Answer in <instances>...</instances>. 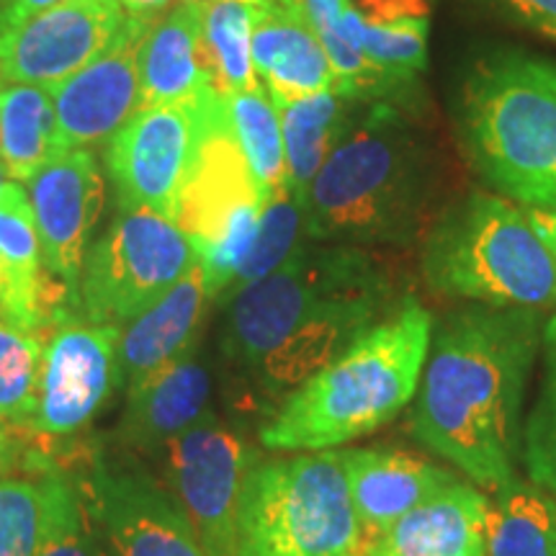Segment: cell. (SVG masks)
<instances>
[{
  "label": "cell",
  "mask_w": 556,
  "mask_h": 556,
  "mask_svg": "<svg viewBox=\"0 0 556 556\" xmlns=\"http://www.w3.org/2000/svg\"><path fill=\"white\" fill-rule=\"evenodd\" d=\"M544 323L539 309L469 302L430 336L413 433L490 492L516 482L520 413Z\"/></svg>",
  "instance_id": "6da1fadb"
},
{
  "label": "cell",
  "mask_w": 556,
  "mask_h": 556,
  "mask_svg": "<svg viewBox=\"0 0 556 556\" xmlns=\"http://www.w3.org/2000/svg\"><path fill=\"white\" fill-rule=\"evenodd\" d=\"M433 148L407 111L366 103L304 191L307 240L405 245L433 191Z\"/></svg>",
  "instance_id": "7a4b0ae2"
},
{
  "label": "cell",
  "mask_w": 556,
  "mask_h": 556,
  "mask_svg": "<svg viewBox=\"0 0 556 556\" xmlns=\"http://www.w3.org/2000/svg\"><path fill=\"white\" fill-rule=\"evenodd\" d=\"M433 317L413 294L328 366L291 389L261 428L268 451H332L394 420L415 400Z\"/></svg>",
  "instance_id": "3957f363"
},
{
  "label": "cell",
  "mask_w": 556,
  "mask_h": 556,
  "mask_svg": "<svg viewBox=\"0 0 556 556\" xmlns=\"http://www.w3.org/2000/svg\"><path fill=\"white\" fill-rule=\"evenodd\" d=\"M462 150L526 208L556 212V62L505 50L477 60L456 101Z\"/></svg>",
  "instance_id": "277c9868"
},
{
  "label": "cell",
  "mask_w": 556,
  "mask_h": 556,
  "mask_svg": "<svg viewBox=\"0 0 556 556\" xmlns=\"http://www.w3.org/2000/svg\"><path fill=\"white\" fill-rule=\"evenodd\" d=\"M426 287L438 296L492 307H556V263L526 208L471 191L430 227L420 255Z\"/></svg>",
  "instance_id": "5b68a950"
},
{
  "label": "cell",
  "mask_w": 556,
  "mask_h": 556,
  "mask_svg": "<svg viewBox=\"0 0 556 556\" xmlns=\"http://www.w3.org/2000/svg\"><path fill=\"white\" fill-rule=\"evenodd\" d=\"M340 451L255 462L242 484L238 556H371Z\"/></svg>",
  "instance_id": "8992f818"
},
{
  "label": "cell",
  "mask_w": 556,
  "mask_h": 556,
  "mask_svg": "<svg viewBox=\"0 0 556 556\" xmlns=\"http://www.w3.org/2000/svg\"><path fill=\"white\" fill-rule=\"evenodd\" d=\"M371 299H394L392 276L371 253L302 242L281 268L229 294L225 351L253 371L312 319Z\"/></svg>",
  "instance_id": "52a82bcc"
},
{
  "label": "cell",
  "mask_w": 556,
  "mask_h": 556,
  "mask_svg": "<svg viewBox=\"0 0 556 556\" xmlns=\"http://www.w3.org/2000/svg\"><path fill=\"white\" fill-rule=\"evenodd\" d=\"M261 208L263 197L229 124L227 101L222 99L201 135L176 217L197 250L208 299L219 296L238 278L258 232Z\"/></svg>",
  "instance_id": "ba28073f"
},
{
  "label": "cell",
  "mask_w": 556,
  "mask_h": 556,
  "mask_svg": "<svg viewBox=\"0 0 556 556\" xmlns=\"http://www.w3.org/2000/svg\"><path fill=\"white\" fill-rule=\"evenodd\" d=\"M193 266L197 250L176 222L150 208H119L106 235L88 250L78 304L88 323L122 328Z\"/></svg>",
  "instance_id": "9c48e42d"
},
{
  "label": "cell",
  "mask_w": 556,
  "mask_h": 556,
  "mask_svg": "<svg viewBox=\"0 0 556 556\" xmlns=\"http://www.w3.org/2000/svg\"><path fill=\"white\" fill-rule=\"evenodd\" d=\"M222 99L206 88L189 103L139 109L111 137L106 168L119 208H150L176 222L201 135Z\"/></svg>",
  "instance_id": "30bf717a"
},
{
  "label": "cell",
  "mask_w": 556,
  "mask_h": 556,
  "mask_svg": "<svg viewBox=\"0 0 556 556\" xmlns=\"http://www.w3.org/2000/svg\"><path fill=\"white\" fill-rule=\"evenodd\" d=\"M178 503L206 556H238L242 484L258 462L238 433L208 413L168 443Z\"/></svg>",
  "instance_id": "8fae6325"
},
{
  "label": "cell",
  "mask_w": 556,
  "mask_h": 556,
  "mask_svg": "<svg viewBox=\"0 0 556 556\" xmlns=\"http://www.w3.org/2000/svg\"><path fill=\"white\" fill-rule=\"evenodd\" d=\"M122 0H62L0 26V80L54 88L96 60L119 34Z\"/></svg>",
  "instance_id": "7c38bea8"
},
{
  "label": "cell",
  "mask_w": 556,
  "mask_h": 556,
  "mask_svg": "<svg viewBox=\"0 0 556 556\" xmlns=\"http://www.w3.org/2000/svg\"><path fill=\"white\" fill-rule=\"evenodd\" d=\"M122 384L119 328L62 319L45 343L31 433L78 435Z\"/></svg>",
  "instance_id": "4fadbf2b"
},
{
  "label": "cell",
  "mask_w": 556,
  "mask_h": 556,
  "mask_svg": "<svg viewBox=\"0 0 556 556\" xmlns=\"http://www.w3.org/2000/svg\"><path fill=\"white\" fill-rule=\"evenodd\" d=\"M155 18L127 13L119 34L99 58L50 88L62 148L90 150L109 144L137 114L139 52Z\"/></svg>",
  "instance_id": "5bb4252c"
},
{
  "label": "cell",
  "mask_w": 556,
  "mask_h": 556,
  "mask_svg": "<svg viewBox=\"0 0 556 556\" xmlns=\"http://www.w3.org/2000/svg\"><path fill=\"white\" fill-rule=\"evenodd\" d=\"M26 184L37 219L41 261L52 276L78 294L83 263L106 197L96 155L80 148L60 150Z\"/></svg>",
  "instance_id": "9a60e30c"
},
{
  "label": "cell",
  "mask_w": 556,
  "mask_h": 556,
  "mask_svg": "<svg viewBox=\"0 0 556 556\" xmlns=\"http://www.w3.org/2000/svg\"><path fill=\"white\" fill-rule=\"evenodd\" d=\"M90 500L116 556H206L178 500L150 479L96 467Z\"/></svg>",
  "instance_id": "2e32d148"
},
{
  "label": "cell",
  "mask_w": 556,
  "mask_h": 556,
  "mask_svg": "<svg viewBox=\"0 0 556 556\" xmlns=\"http://www.w3.org/2000/svg\"><path fill=\"white\" fill-rule=\"evenodd\" d=\"M253 65L274 101L336 90L330 60L302 0L255 5Z\"/></svg>",
  "instance_id": "e0dca14e"
},
{
  "label": "cell",
  "mask_w": 556,
  "mask_h": 556,
  "mask_svg": "<svg viewBox=\"0 0 556 556\" xmlns=\"http://www.w3.org/2000/svg\"><path fill=\"white\" fill-rule=\"evenodd\" d=\"M490 500L451 482L374 536L371 556H486Z\"/></svg>",
  "instance_id": "ac0fdd59"
},
{
  "label": "cell",
  "mask_w": 556,
  "mask_h": 556,
  "mask_svg": "<svg viewBox=\"0 0 556 556\" xmlns=\"http://www.w3.org/2000/svg\"><path fill=\"white\" fill-rule=\"evenodd\" d=\"M340 458L353 507L371 536L454 482L451 471L397 448H348Z\"/></svg>",
  "instance_id": "d6986e66"
},
{
  "label": "cell",
  "mask_w": 556,
  "mask_h": 556,
  "mask_svg": "<svg viewBox=\"0 0 556 556\" xmlns=\"http://www.w3.org/2000/svg\"><path fill=\"white\" fill-rule=\"evenodd\" d=\"M212 379L193 351L184 353L127 392L122 435L137 448H168L208 415Z\"/></svg>",
  "instance_id": "ffe728a7"
},
{
  "label": "cell",
  "mask_w": 556,
  "mask_h": 556,
  "mask_svg": "<svg viewBox=\"0 0 556 556\" xmlns=\"http://www.w3.org/2000/svg\"><path fill=\"white\" fill-rule=\"evenodd\" d=\"M206 299L204 276L193 266L168 294L119 330V368L127 387L193 351Z\"/></svg>",
  "instance_id": "44dd1931"
},
{
  "label": "cell",
  "mask_w": 556,
  "mask_h": 556,
  "mask_svg": "<svg viewBox=\"0 0 556 556\" xmlns=\"http://www.w3.org/2000/svg\"><path fill=\"white\" fill-rule=\"evenodd\" d=\"M208 86L201 62V5H173L152 21L139 52V109L189 103Z\"/></svg>",
  "instance_id": "7402d4cb"
},
{
  "label": "cell",
  "mask_w": 556,
  "mask_h": 556,
  "mask_svg": "<svg viewBox=\"0 0 556 556\" xmlns=\"http://www.w3.org/2000/svg\"><path fill=\"white\" fill-rule=\"evenodd\" d=\"M368 101L348 99L338 90H319L302 99L274 101L281 122L287 186L304 199V191L336 150V144L356 124Z\"/></svg>",
  "instance_id": "603a6c76"
},
{
  "label": "cell",
  "mask_w": 556,
  "mask_h": 556,
  "mask_svg": "<svg viewBox=\"0 0 556 556\" xmlns=\"http://www.w3.org/2000/svg\"><path fill=\"white\" fill-rule=\"evenodd\" d=\"M62 148L50 88L9 86L0 90V160L11 180L26 184Z\"/></svg>",
  "instance_id": "cb8c5ba5"
},
{
  "label": "cell",
  "mask_w": 556,
  "mask_h": 556,
  "mask_svg": "<svg viewBox=\"0 0 556 556\" xmlns=\"http://www.w3.org/2000/svg\"><path fill=\"white\" fill-rule=\"evenodd\" d=\"M253 18L250 0H212L201 5V62L208 86L219 96L258 88L253 65Z\"/></svg>",
  "instance_id": "d4e9b609"
},
{
  "label": "cell",
  "mask_w": 556,
  "mask_h": 556,
  "mask_svg": "<svg viewBox=\"0 0 556 556\" xmlns=\"http://www.w3.org/2000/svg\"><path fill=\"white\" fill-rule=\"evenodd\" d=\"M486 556H556V500L526 482L500 490L490 510Z\"/></svg>",
  "instance_id": "484cf974"
},
{
  "label": "cell",
  "mask_w": 556,
  "mask_h": 556,
  "mask_svg": "<svg viewBox=\"0 0 556 556\" xmlns=\"http://www.w3.org/2000/svg\"><path fill=\"white\" fill-rule=\"evenodd\" d=\"M41 533L34 556H109L93 500L60 469H41Z\"/></svg>",
  "instance_id": "4316f807"
},
{
  "label": "cell",
  "mask_w": 556,
  "mask_h": 556,
  "mask_svg": "<svg viewBox=\"0 0 556 556\" xmlns=\"http://www.w3.org/2000/svg\"><path fill=\"white\" fill-rule=\"evenodd\" d=\"M229 124L253 173L263 201L287 186V157L278 111L268 90L258 86L227 96Z\"/></svg>",
  "instance_id": "83f0119b"
},
{
  "label": "cell",
  "mask_w": 556,
  "mask_h": 556,
  "mask_svg": "<svg viewBox=\"0 0 556 556\" xmlns=\"http://www.w3.org/2000/svg\"><path fill=\"white\" fill-rule=\"evenodd\" d=\"M312 26L328 24L340 37L356 45L377 67L392 73L420 75L428 65L430 18L397 21V24H368L358 11L345 3L336 18L309 21Z\"/></svg>",
  "instance_id": "f1b7e54d"
},
{
  "label": "cell",
  "mask_w": 556,
  "mask_h": 556,
  "mask_svg": "<svg viewBox=\"0 0 556 556\" xmlns=\"http://www.w3.org/2000/svg\"><path fill=\"white\" fill-rule=\"evenodd\" d=\"M45 340L0 319V430H29L37 413Z\"/></svg>",
  "instance_id": "f546056e"
},
{
  "label": "cell",
  "mask_w": 556,
  "mask_h": 556,
  "mask_svg": "<svg viewBox=\"0 0 556 556\" xmlns=\"http://www.w3.org/2000/svg\"><path fill=\"white\" fill-rule=\"evenodd\" d=\"M302 238H307V232H304V204L289 186H283L274 197L263 201L258 232H255L245 263L238 270V278L229 287V294L281 268L302 245Z\"/></svg>",
  "instance_id": "4dcf8cb0"
},
{
  "label": "cell",
  "mask_w": 556,
  "mask_h": 556,
  "mask_svg": "<svg viewBox=\"0 0 556 556\" xmlns=\"http://www.w3.org/2000/svg\"><path fill=\"white\" fill-rule=\"evenodd\" d=\"M520 454L531 482L556 500V315L544 323L539 397L523 426Z\"/></svg>",
  "instance_id": "1f68e13d"
},
{
  "label": "cell",
  "mask_w": 556,
  "mask_h": 556,
  "mask_svg": "<svg viewBox=\"0 0 556 556\" xmlns=\"http://www.w3.org/2000/svg\"><path fill=\"white\" fill-rule=\"evenodd\" d=\"M41 513L39 477L0 475V556H34Z\"/></svg>",
  "instance_id": "d6a6232c"
},
{
  "label": "cell",
  "mask_w": 556,
  "mask_h": 556,
  "mask_svg": "<svg viewBox=\"0 0 556 556\" xmlns=\"http://www.w3.org/2000/svg\"><path fill=\"white\" fill-rule=\"evenodd\" d=\"M479 3L503 13L513 24L556 41V0H479Z\"/></svg>",
  "instance_id": "836d02e7"
},
{
  "label": "cell",
  "mask_w": 556,
  "mask_h": 556,
  "mask_svg": "<svg viewBox=\"0 0 556 556\" xmlns=\"http://www.w3.org/2000/svg\"><path fill=\"white\" fill-rule=\"evenodd\" d=\"M368 24H397L430 16V0H348Z\"/></svg>",
  "instance_id": "e575fe53"
},
{
  "label": "cell",
  "mask_w": 556,
  "mask_h": 556,
  "mask_svg": "<svg viewBox=\"0 0 556 556\" xmlns=\"http://www.w3.org/2000/svg\"><path fill=\"white\" fill-rule=\"evenodd\" d=\"M62 3V0H0V26L16 24V21L31 16L52 5Z\"/></svg>",
  "instance_id": "d590c367"
},
{
  "label": "cell",
  "mask_w": 556,
  "mask_h": 556,
  "mask_svg": "<svg viewBox=\"0 0 556 556\" xmlns=\"http://www.w3.org/2000/svg\"><path fill=\"white\" fill-rule=\"evenodd\" d=\"M528 219H531V225L536 232L541 235V240L546 242L548 253H552V258L556 263V212H544V208H526Z\"/></svg>",
  "instance_id": "8d00e7d4"
},
{
  "label": "cell",
  "mask_w": 556,
  "mask_h": 556,
  "mask_svg": "<svg viewBox=\"0 0 556 556\" xmlns=\"http://www.w3.org/2000/svg\"><path fill=\"white\" fill-rule=\"evenodd\" d=\"M124 11L131 13V16H148L155 18L160 11H165L170 5V0H122Z\"/></svg>",
  "instance_id": "74e56055"
},
{
  "label": "cell",
  "mask_w": 556,
  "mask_h": 556,
  "mask_svg": "<svg viewBox=\"0 0 556 556\" xmlns=\"http://www.w3.org/2000/svg\"><path fill=\"white\" fill-rule=\"evenodd\" d=\"M16 435V430H0V471L9 469L16 462V456H21Z\"/></svg>",
  "instance_id": "f35d334b"
},
{
  "label": "cell",
  "mask_w": 556,
  "mask_h": 556,
  "mask_svg": "<svg viewBox=\"0 0 556 556\" xmlns=\"http://www.w3.org/2000/svg\"><path fill=\"white\" fill-rule=\"evenodd\" d=\"M9 184H11V176H9V170H5V163L0 160V191H3Z\"/></svg>",
  "instance_id": "ab89813d"
},
{
  "label": "cell",
  "mask_w": 556,
  "mask_h": 556,
  "mask_svg": "<svg viewBox=\"0 0 556 556\" xmlns=\"http://www.w3.org/2000/svg\"><path fill=\"white\" fill-rule=\"evenodd\" d=\"M184 3H199V5H204V3H212V0H184ZM250 3L261 5V3H274V0H250Z\"/></svg>",
  "instance_id": "60d3db41"
},
{
  "label": "cell",
  "mask_w": 556,
  "mask_h": 556,
  "mask_svg": "<svg viewBox=\"0 0 556 556\" xmlns=\"http://www.w3.org/2000/svg\"><path fill=\"white\" fill-rule=\"evenodd\" d=\"M109 556H116V554H114V548H109Z\"/></svg>",
  "instance_id": "b9f144b4"
}]
</instances>
